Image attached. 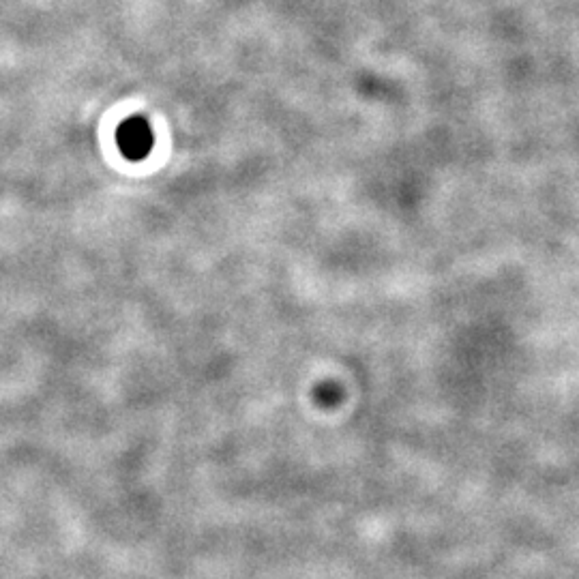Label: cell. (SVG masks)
I'll list each match as a JSON object with an SVG mask.
<instances>
[{
  "label": "cell",
  "instance_id": "cell-1",
  "mask_svg": "<svg viewBox=\"0 0 579 579\" xmlns=\"http://www.w3.org/2000/svg\"><path fill=\"white\" fill-rule=\"evenodd\" d=\"M116 142L121 153L131 159V161H140L148 157L151 148L155 144L153 129L148 125L146 118L142 116H131L127 121L118 127L116 131Z\"/></svg>",
  "mask_w": 579,
  "mask_h": 579
}]
</instances>
